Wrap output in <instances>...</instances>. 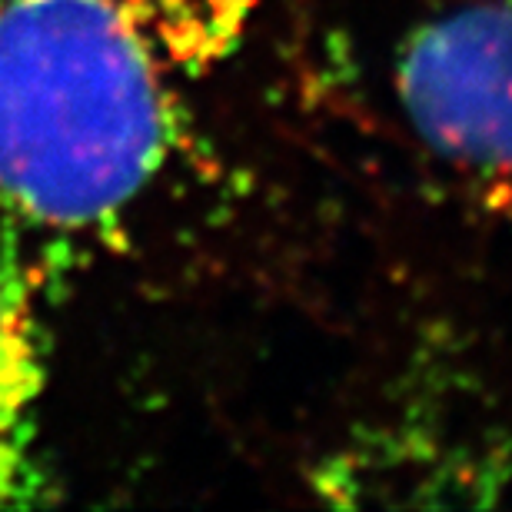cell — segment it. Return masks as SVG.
Listing matches in <instances>:
<instances>
[{
    "label": "cell",
    "mask_w": 512,
    "mask_h": 512,
    "mask_svg": "<svg viewBox=\"0 0 512 512\" xmlns=\"http://www.w3.org/2000/svg\"><path fill=\"white\" fill-rule=\"evenodd\" d=\"M47 353L34 296L17 263L0 260V509L44 506L50 476L40 456Z\"/></svg>",
    "instance_id": "3"
},
{
    "label": "cell",
    "mask_w": 512,
    "mask_h": 512,
    "mask_svg": "<svg viewBox=\"0 0 512 512\" xmlns=\"http://www.w3.org/2000/svg\"><path fill=\"white\" fill-rule=\"evenodd\" d=\"M150 0H0V213L90 233L137 207L177 147L173 47Z\"/></svg>",
    "instance_id": "1"
},
{
    "label": "cell",
    "mask_w": 512,
    "mask_h": 512,
    "mask_svg": "<svg viewBox=\"0 0 512 512\" xmlns=\"http://www.w3.org/2000/svg\"><path fill=\"white\" fill-rule=\"evenodd\" d=\"M396 97L449 167L512 207V0H466L403 40Z\"/></svg>",
    "instance_id": "2"
}]
</instances>
